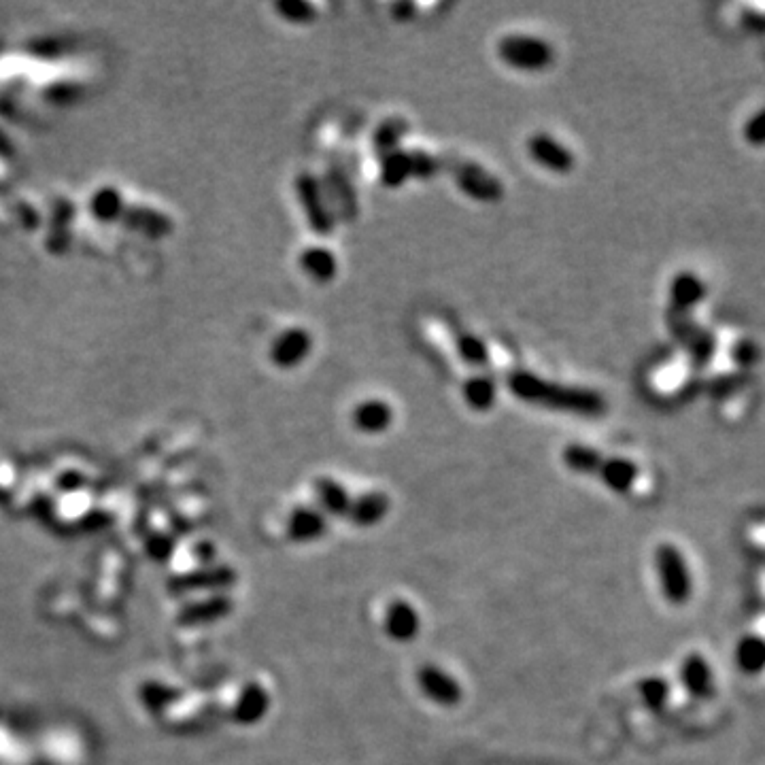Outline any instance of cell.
I'll return each instance as SVG.
<instances>
[{
	"mask_svg": "<svg viewBox=\"0 0 765 765\" xmlns=\"http://www.w3.org/2000/svg\"><path fill=\"white\" fill-rule=\"evenodd\" d=\"M506 387L510 394L521 402L534 404L547 411L568 413L576 417H602L606 413V398L600 391L589 387H576L555 383L538 377L532 370H513L508 372Z\"/></svg>",
	"mask_w": 765,
	"mask_h": 765,
	"instance_id": "obj_1",
	"label": "cell"
},
{
	"mask_svg": "<svg viewBox=\"0 0 765 765\" xmlns=\"http://www.w3.org/2000/svg\"><path fill=\"white\" fill-rule=\"evenodd\" d=\"M655 570L663 598L674 606H685L693 595V578L683 551L674 544H659L655 551Z\"/></svg>",
	"mask_w": 765,
	"mask_h": 765,
	"instance_id": "obj_2",
	"label": "cell"
},
{
	"mask_svg": "<svg viewBox=\"0 0 765 765\" xmlns=\"http://www.w3.org/2000/svg\"><path fill=\"white\" fill-rule=\"evenodd\" d=\"M500 60L523 73H540L555 62V49L549 41L530 34H508L498 43Z\"/></svg>",
	"mask_w": 765,
	"mask_h": 765,
	"instance_id": "obj_3",
	"label": "cell"
},
{
	"mask_svg": "<svg viewBox=\"0 0 765 765\" xmlns=\"http://www.w3.org/2000/svg\"><path fill=\"white\" fill-rule=\"evenodd\" d=\"M445 168L451 173L457 190L464 192L468 198L487 204L500 202L504 198V183L481 164L459 160L451 164L445 162Z\"/></svg>",
	"mask_w": 765,
	"mask_h": 765,
	"instance_id": "obj_4",
	"label": "cell"
},
{
	"mask_svg": "<svg viewBox=\"0 0 765 765\" xmlns=\"http://www.w3.org/2000/svg\"><path fill=\"white\" fill-rule=\"evenodd\" d=\"M296 187H298L302 211L306 215V221H309L311 230L321 236H328L334 230L336 221L328 207V198H326V192H323L321 183L313 175L304 173L298 177Z\"/></svg>",
	"mask_w": 765,
	"mask_h": 765,
	"instance_id": "obj_5",
	"label": "cell"
},
{
	"mask_svg": "<svg viewBox=\"0 0 765 765\" xmlns=\"http://www.w3.org/2000/svg\"><path fill=\"white\" fill-rule=\"evenodd\" d=\"M527 153L538 166L551 170L555 175H568L576 164L574 153L564 143L553 139L549 132L532 134L527 139Z\"/></svg>",
	"mask_w": 765,
	"mask_h": 765,
	"instance_id": "obj_6",
	"label": "cell"
},
{
	"mask_svg": "<svg viewBox=\"0 0 765 765\" xmlns=\"http://www.w3.org/2000/svg\"><path fill=\"white\" fill-rule=\"evenodd\" d=\"M417 683L419 689L428 695V700L438 706L451 708L462 702V687L449 672L438 666H421L417 672Z\"/></svg>",
	"mask_w": 765,
	"mask_h": 765,
	"instance_id": "obj_7",
	"label": "cell"
},
{
	"mask_svg": "<svg viewBox=\"0 0 765 765\" xmlns=\"http://www.w3.org/2000/svg\"><path fill=\"white\" fill-rule=\"evenodd\" d=\"M313 351V336L302 328L285 330L270 349V360L279 368H296Z\"/></svg>",
	"mask_w": 765,
	"mask_h": 765,
	"instance_id": "obj_8",
	"label": "cell"
},
{
	"mask_svg": "<svg viewBox=\"0 0 765 765\" xmlns=\"http://www.w3.org/2000/svg\"><path fill=\"white\" fill-rule=\"evenodd\" d=\"M704 298H706L704 281L689 270L678 272V275L672 279V285H670V311H668V315L691 317V311Z\"/></svg>",
	"mask_w": 765,
	"mask_h": 765,
	"instance_id": "obj_9",
	"label": "cell"
},
{
	"mask_svg": "<svg viewBox=\"0 0 765 765\" xmlns=\"http://www.w3.org/2000/svg\"><path fill=\"white\" fill-rule=\"evenodd\" d=\"M680 683L695 700H708L714 691V674L704 655L691 653L680 663Z\"/></svg>",
	"mask_w": 765,
	"mask_h": 765,
	"instance_id": "obj_10",
	"label": "cell"
},
{
	"mask_svg": "<svg viewBox=\"0 0 765 765\" xmlns=\"http://www.w3.org/2000/svg\"><path fill=\"white\" fill-rule=\"evenodd\" d=\"M351 423L364 434H383L394 423V408L379 398L364 400L353 408Z\"/></svg>",
	"mask_w": 765,
	"mask_h": 765,
	"instance_id": "obj_11",
	"label": "cell"
},
{
	"mask_svg": "<svg viewBox=\"0 0 765 765\" xmlns=\"http://www.w3.org/2000/svg\"><path fill=\"white\" fill-rule=\"evenodd\" d=\"M421 621L417 608L404 600H396L387 606L385 612V632L396 642H411L417 638Z\"/></svg>",
	"mask_w": 765,
	"mask_h": 765,
	"instance_id": "obj_12",
	"label": "cell"
},
{
	"mask_svg": "<svg viewBox=\"0 0 765 765\" xmlns=\"http://www.w3.org/2000/svg\"><path fill=\"white\" fill-rule=\"evenodd\" d=\"M300 268L317 283H330L338 275V260L332 249L313 245L300 253Z\"/></svg>",
	"mask_w": 765,
	"mask_h": 765,
	"instance_id": "obj_13",
	"label": "cell"
},
{
	"mask_svg": "<svg viewBox=\"0 0 765 765\" xmlns=\"http://www.w3.org/2000/svg\"><path fill=\"white\" fill-rule=\"evenodd\" d=\"M389 513V498L383 491H368L351 502L349 519L357 527H370L381 523Z\"/></svg>",
	"mask_w": 765,
	"mask_h": 765,
	"instance_id": "obj_14",
	"label": "cell"
},
{
	"mask_svg": "<svg viewBox=\"0 0 765 765\" xmlns=\"http://www.w3.org/2000/svg\"><path fill=\"white\" fill-rule=\"evenodd\" d=\"M734 661L742 674L759 676L765 672V636L746 634L738 640Z\"/></svg>",
	"mask_w": 765,
	"mask_h": 765,
	"instance_id": "obj_15",
	"label": "cell"
},
{
	"mask_svg": "<svg viewBox=\"0 0 765 765\" xmlns=\"http://www.w3.org/2000/svg\"><path fill=\"white\" fill-rule=\"evenodd\" d=\"M600 479L615 493H627L638 481V466L627 457H606L600 468Z\"/></svg>",
	"mask_w": 765,
	"mask_h": 765,
	"instance_id": "obj_16",
	"label": "cell"
},
{
	"mask_svg": "<svg viewBox=\"0 0 765 765\" xmlns=\"http://www.w3.org/2000/svg\"><path fill=\"white\" fill-rule=\"evenodd\" d=\"M408 179H415L413 149H398L381 158V183L389 190L402 187Z\"/></svg>",
	"mask_w": 765,
	"mask_h": 765,
	"instance_id": "obj_17",
	"label": "cell"
},
{
	"mask_svg": "<svg viewBox=\"0 0 765 765\" xmlns=\"http://www.w3.org/2000/svg\"><path fill=\"white\" fill-rule=\"evenodd\" d=\"M328 532V517L317 508L302 506L289 519V536L300 542H309Z\"/></svg>",
	"mask_w": 765,
	"mask_h": 765,
	"instance_id": "obj_18",
	"label": "cell"
},
{
	"mask_svg": "<svg viewBox=\"0 0 765 765\" xmlns=\"http://www.w3.org/2000/svg\"><path fill=\"white\" fill-rule=\"evenodd\" d=\"M408 130H411V126H408V122L402 117H387L377 128H374L372 149L377 151L379 160L387 156V153H394L400 149V143Z\"/></svg>",
	"mask_w": 765,
	"mask_h": 765,
	"instance_id": "obj_19",
	"label": "cell"
},
{
	"mask_svg": "<svg viewBox=\"0 0 765 765\" xmlns=\"http://www.w3.org/2000/svg\"><path fill=\"white\" fill-rule=\"evenodd\" d=\"M317 500L323 508V515L330 517H347L353 502L343 485L334 479H326V476L317 481Z\"/></svg>",
	"mask_w": 765,
	"mask_h": 765,
	"instance_id": "obj_20",
	"label": "cell"
},
{
	"mask_svg": "<svg viewBox=\"0 0 765 765\" xmlns=\"http://www.w3.org/2000/svg\"><path fill=\"white\" fill-rule=\"evenodd\" d=\"M464 400L476 413H487L498 400V385L487 374H474L464 383Z\"/></svg>",
	"mask_w": 765,
	"mask_h": 765,
	"instance_id": "obj_21",
	"label": "cell"
},
{
	"mask_svg": "<svg viewBox=\"0 0 765 765\" xmlns=\"http://www.w3.org/2000/svg\"><path fill=\"white\" fill-rule=\"evenodd\" d=\"M604 455L587 445H568L564 449V464L576 474H595L604 464Z\"/></svg>",
	"mask_w": 765,
	"mask_h": 765,
	"instance_id": "obj_22",
	"label": "cell"
},
{
	"mask_svg": "<svg viewBox=\"0 0 765 765\" xmlns=\"http://www.w3.org/2000/svg\"><path fill=\"white\" fill-rule=\"evenodd\" d=\"M455 347L462 360L472 368H487L489 366V349L485 340L476 334L462 332L455 338Z\"/></svg>",
	"mask_w": 765,
	"mask_h": 765,
	"instance_id": "obj_23",
	"label": "cell"
},
{
	"mask_svg": "<svg viewBox=\"0 0 765 765\" xmlns=\"http://www.w3.org/2000/svg\"><path fill=\"white\" fill-rule=\"evenodd\" d=\"M670 693H672V687L666 678L651 676V678H644L640 683L642 702L646 708L653 710V712H659L668 706Z\"/></svg>",
	"mask_w": 765,
	"mask_h": 765,
	"instance_id": "obj_24",
	"label": "cell"
},
{
	"mask_svg": "<svg viewBox=\"0 0 765 765\" xmlns=\"http://www.w3.org/2000/svg\"><path fill=\"white\" fill-rule=\"evenodd\" d=\"M277 11L283 20L292 24H311L317 17V9L311 3H302V0H285V3L277 5Z\"/></svg>",
	"mask_w": 765,
	"mask_h": 765,
	"instance_id": "obj_25",
	"label": "cell"
},
{
	"mask_svg": "<svg viewBox=\"0 0 765 765\" xmlns=\"http://www.w3.org/2000/svg\"><path fill=\"white\" fill-rule=\"evenodd\" d=\"M744 141L755 147L765 145V109L755 113L744 126Z\"/></svg>",
	"mask_w": 765,
	"mask_h": 765,
	"instance_id": "obj_26",
	"label": "cell"
},
{
	"mask_svg": "<svg viewBox=\"0 0 765 765\" xmlns=\"http://www.w3.org/2000/svg\"><path fill=\"white\" fill-rule=\"evenodd\" d=\"M415 13H417V5L415 3H396V5H391V15H394L398 22L413 20Z\"/></svg>",
	"mask_w": 765,
	"mask_h": 765,
	"instance_id": "obj_27",
	"label": "cell"
}]
</instances>
